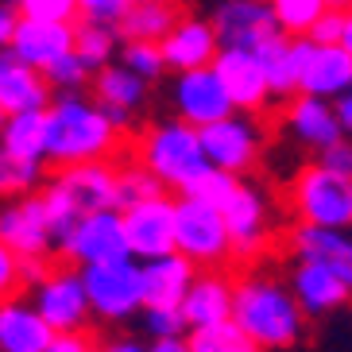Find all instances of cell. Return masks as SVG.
Here are the masks:
<instances>
[{
  "label": "cell",
  "instance_id": "1",
  "mask_svg": "<svg viewBox=\"0 0 352 352\" xmlns=\"http://www.w3.org/2000/svg\"><path fill=\"white\" fill-rule=\"evenodd\" d=\"M124 147V132L104 116V109L89 94H58L47 104V151L43 163H113Z\"/></svg>",
  "mask_w": 352,
  "mask_h": 352
},
{
  "label": "cell",
  "instance_id": "2",
  "mask_svg": "<svg viewBox=\"0 0 352 352\" xmlns=\"http://www.w3.org/2000/svg\"><path fill=\"white\" fill-rule=\"evenodd\" d=\"M232 321L259 352H283L306 337V318L290 298L287 283L271 271H240L232 279Z\"/></svg>",
  "mask_w": 352,
  "mask_h": 352
},
{
  "label": "cell",
  "instance_id": "3",
  "mask_svg": "<svg viewBox=\"0 0 352 352\" xmlns=\"http://www.w3.org/2000/svg\"><path fill=\"white\" fill-rule=\"evenodd\" d=\"M135 163L144 166L163 190H175L178 197L190 194V186L209 170L201 144H197V128L182 124V120L147 124L135 140Z\"/></svg>",
  "mask_w": 352,
  "mask_h": 352
},
{
  "label": "cell",
  "instance_id": "4",
  "mask_svg": "<svg viewBox=\"0 0 352 352\" xmlns=\"http://www.w3.org/2000/svg\"><path fill=\"white\" fill-rule=\"evenodd\" d=\"M175 252L197 271H225L232 263V244L221 209L197 197H175Z\"/></svg>",
  "mask_w": 352,
  "mask_h": 352
},
{
  "label": "cell",
  "instance_id": "5",
  "mask_svg": "<svg viewBox=\"0 0 352 352\" xmlns=\"http://www.w3.org/2000/svg\"><path fill=\"white\" fill-rule=\"evenodd\" d=\"M82 287L89 298V314L104 325H128L144 310V279L135 259H113L82 267Z\"/></svg>",
  "mask_w": 352,
  "mask_h": 352
},
{
  "label": "cell",
  "instance_id": "6",
  "mask_svg": "<svg viewBox=\"0 0 352 352\" xmlns=\"http://www.w3.org/2000/svg\"><path fill=\"white\" fill-rule=\"evenodd\" d=\"M290 209L298 225L310 228H352V186L349 178L325 166H302L290 182Z\"/></svg>",
  "mask_w": 352,
  "mask_h": 352
},
{
  "label": "cell",
  "instance_id": "7",
  "mask_svg": "<svg viewBox=\"0 0 352 352\" xmlns=\"http://www.w3.org/2000/svg\"><path fill=\"white\" fill-rule=\"evenodd\" d=\"M197 144H201V155L213 170H225V175H248L252 166L259 163V151H263V128H259L256 116L244 113H228L213 124L197 128Z\"/></svg>",
  "mask_w": 352,
  "mask_h": 352
},
{
  "label": "cell",
  "instance_id": "8",
  "mask_svg": "<svg viewBox=\"0 0 352 352\" xmlns=\"http://www.w3.org/2000/svg\"><path fill=\"white\" fill-rule=\"evenodd\" d=\"M32 306L39 310V318L47 321L51 333H85L89 329V298L82 287V271L70 263H51V271L35 283Z\"/></svg>",
  "mask_w": 352,
  "mask_h": 352
},
{
  "label": "cell",
  "instance_id": "9",
  "mask_svg": "<svg viewBox=\"0 0 352 352\" xmlns=\"http://www.w3.org/2000/svg\"><path fill=\"white\" fill-rule=\"evenodd\" d=\"M54 256H63L70 267H94V263H113V259H132L128 256L124 225L116 209H97V213H82L74 221L70 236L58 244Z\"/></svg>",
  "mask_w": 352,
  "mask_h": 352
},
{
  "label": "cell",
  "instance_id": "10",
  "mask_svg": "<svg viewBox=\"0 0 352 352\" xmlns=\"http://www.w3.org/2000/svg\"><path fill=\"white\" fill-rule=\"evenodd\" d=\"M221 221H225L228 244H232V259L252 263V259L263 252L267 232H271L267 194H263L256 182H244V178H240L236 190H232V194H228V201L221 206Z\"/></svg>",
  "mask_w": 352,
  "mask_h": 352
},
{
  "label": "cell",
  "instance_id": "11",
  "mask_svg": "<svg viewBox=\"0 0 352 352\" xmlns=\"http://www.w3.org/2000/svg\"><path fill=\"white\" fill-rule=\"evenodd\" d=\"M120 225H124L128 256L135 263L170 256L175 252V197H147V201L120 213Z\"/></svg>",
  "mask_w": 352,
  "mask_h": 352
},
{
  "label": "cell",
  "instance_id": "12",
  "mask_svg": "<svg viewBox=\"0 0 352 352\" xmlns=\"http://www.w3.org/2000/svg\"><path fill=\"white\" fill-rule=\"evenodd\" d=\"M209 70L217 74L221 89H225L232 113H244V116H259L271 109V89H267V78H263V66L256 63L252 51H236V47H221L217 58L209 63Z\"/></svg>",
  "mask_w": 352,
  "mask_h": 352
},
{
  "label": "cell",
  "instance_id": "13",
  "mask_svg": "<svg viewBox=\"0 0 352 352\" xmlns=\"http://www.w3.org/2000/svg\"><path fill=\"white\" fill-rule=\"evenodd\" d=\"M0 244L16 259H35V256L54 259V240H51V228H47L39 194L4 197L0 201Z\"/></svg>",
  "mask_w": 352,
  "mask_h": 352
},
{
  "label": "cell",
  "instance_id": "14",
  "mask_svg": "<svg viewBox=\"0 0 352 352\" xmlns=\"http://www.w3.org/2000/svg\"><path fill=\"white\" fill-rule=\"evenodd\" d=\"M209 28L217 35V47H236V51H259L267 39L283 35L267 0H221L213 4Z\"/></svg>",
  "mask_w": 352,
  "mask_h": 352
},
{
  "label": "cell",
  "instance_id": "15",
  "mask_svg": "<svg viewBox=\"0 0 352 352\" xmlns=\"http://www.w3.org/2000/svg\"><path fill=\"white\" fill-rule=\"evenodd\" d=\"M170 104H175V120L190 128H206L213 120L232 113L225 89H221L217 74L201 66V70H186L175 74V85H170Z\"/></svg>",
  "mask_w": 352,
  "mask_h": 352
},
{
  "label": "cell",
  "instance_id": "16",
  "mask_svg": "<svg viewBox=\"0 0 352 352\" xmlns=\"http://www.w3.org/2000/svg\"><path fill=\"white\" fill-rule=\"evenodd\" d=\"M283 283H287L290 298L298 302V310H302L306 321L325 318V314L341 310V306L352 302V290L344 287L329 267H321V263H314V259H294Z\"/></svg>",
  "mask_w": 352,
  "mask_h": 352
},
{
  "label": "cell",
  "instance_id": "17",
  "mask_svg": "<svg viewBox=\"0 0 352 352\" xmlns=\"http://www.w3.org/2000/svg\"><path fill=\"white\" fill-rule=\"evenodd\" d=\"M4 51L16 58V63L32 66V70H47L58 58L74 51V23H47V20H16L12 28V39Z\"/></svg>",
  "mask_w": 352,
  "mask_h": 352
},
{
  "label": "cell",
  "instance_id": "18",
  "mask_svg": "<svg viewBox=\"0 0 352 352\" xmlns=\"http://www.w3.org/2000/svg\"><path fill=\"white\" fill-rule=\"evenodd\" d=\"M89 89H94V101L104 109V116L113 120L120 132H128V124H132V116L140 113L147 104V97H151V85L140 82L132 70H124L120 63H109L101 66V70L94 74V82H89Z\"/></svg>",
  "mask_w": 352,
  "mask_h": 352
},
{
  "label": "cell",
  "instance_id": "19",
  "mask_svg": "<svg viewBox=\"0 0 352 352\" xmlns=\"http://www.w3.org/2000/svg\"><path fill=\"white\" fill-rule=\"evenodd\" d=\"M159 51H163V66L175 74H186V70H201L217 58V35L209 28V20L201 16H178L175 28L159 39Z\"/></svg>",
  "mask_w": 352,
  "mask_h": 352
},
{
  "label": "cell",
  "instance_id": "20",
  "mask_svg": "<svg viewBox=\"0 0 352 352\" xmlns=\"http://www.w3.org/2000/svg\"><path fill=\"white\" fill-rule=\"evenodd\" d=\"M51 182L70 197L78 213H97L113 209L116 194V166L113 163H74V166H54Z\"/></svg>",
  "mask_w": 352,
  "mask_h": 352
},
{
  "label": "cell",
  "instance_id": "21",
  "mask_svg": "<svg viewBox=\"0 0 352 352\" xmlns=\"http://www.w3.org/2000/svg\"><path fill=\"white\" fill-rule=\"evenodd\" d=\"M178 314L186 321V333L228 321L232 318V275L228 271H197L178 302Z\"/></svg>",
  "mask_w": 352,
  "mask_h": 352
},
{
  "label": "cell",
  "instance_id": "22",
  "mask_svg": "<svg viewBox=\"0 0 352 352\" xmlns=\"http://www.w3.org/2000/svg\"><path fill=\"white\" fill-rule=\"evenodd\" d=\"M283 128L287 135L294 140L298 147L314 151L318 155L321 147H329L341 140V124H337V116H333V101H321V97H302L294 94L287 104V113H283Z\"/></svg>",
  "mask_w": 352,
  "mask_h": 352
},
{
  "label": "cell",
  "instance_id": "23",
  "mask_svg": "<svg viewBox=\"0 0 352 352\" xmlns=\"http://www.w3.org/2000/svg\"><path fill=\"white\" fill-rule=\"evenodd\" d=\"M290 248H294V259H314L321 267H329L333 275L352 290V228L294 225Z\"/></svg>",
  "mask_w": 352,
  "mask_h": 352
},
{
  "label": "cell",
  "instance_id": "24",
  "mask_svg": "<svg viewBox=\"0 0 352 352\" xmlns=\"http://www.w3.org/2000/svg\"><path fill=\"white\" fill-rule=\"evenodd\" d=\"M310 43V39H306ZM352 85V58L337 47H306L298 70V94L302 97H321V101H337Z\"/></svg>",
  "mask_w": 352,
  "mask_h": 352
},
{
  "label": "cell",
  "instance_id": "25",
  "mask_svg": "<svg viewBox=\"0 0 352 352\" xmlns=\"http://www.w3.org/2000/svg\"><path fill=\"white\" fill-rule=\"evenodd\" d=\"M51 101L54 94L39 70L16 63L8 51H0V113H47Z\"/></svg>",
  "mask_w": 352,
  "mask_h": 352
},
{
  "label": "cell",
  "instance_id": "26",
  "mask_svg": "<svg viewBox=\"0 0 352 352\" xmlns=\"http://www.w3.org/2000/svg\"><path fill=\"white\" fill-rule=\"evenodd\" d=\"M54 333L32 306V298H4L0 302V352H43Z\"/></svg>",
  "mask_w": 352,
  "mask_h": 352
},
{
  "label": "cell",
  "instance_id": "27",
  "mask_svg": "<svg viewBox=\"0 0 352 352\" xmlns=\"http://www.w3.org/2000/svg\"><path fill=\"white\" fill-rule=\"evenodd\" d=\"M306 39H290V35H275L267 39L256 54V63L263 66V78H267L271 97H294L298 94V70L302 58H306Z\"/></svg>",
  "mask_w": 352,
  "mask_h": 352
},
{
  "label": "cell",
  "instance_id": "28",
  "mask_svg": "<svg viewBox=\"0 0 352 352\" xmlns=\"http://www.w3.org/2000/svg\"><path fill=\"white\" fill-rule=\"evenodd\" d=\"M197 267L190 259H182L178 252L159 259L140 263V279H144V306H178L186 287L194 283Z\"/></svg>",
  "mask_w": 352,
  "mask_h": 352
},
{
  "label": "cell",
  "instance_id": "29",
  "mask_svg": "<svg viewBox=\"0 0 352 352\" xmlns=\"http://www.w3.org/2000/svg\"><path fill=\"white\" fill-rule=\"evenodd\" d=\"M182 16V8L178 4H159V0H135L132 8L116 20V35H120V43L128 39H144V43H159L170 28H175V20Z\"/></svg>",
  "mask_w": 352,
  "mask_h": 352
},
{
  "label": "cell",
  "instance_id": "30",
  "mask_svg": "<svg viewBox=\"0 0 352 352\" xmlns=\"http://www.w3.org/2000/svg\"><path fill=\"white\" fill-rule=\"evenodd\" d=\"M0 151L43 163L47 151V113H12L0 120Z\"/></svg>",
  "mask_w": 352,
  "mask_h": 352
},
{
  "label": "cell",
  "instance_id": "31",
  "mask_svg": "<svg viewBox=\"0 0 352 352\" xmlns=\"http://www.w3.org/2000/svg\"><path fill=\"white\" fill-rule=\"evenodd\" d=\"M116 51H120V35H116L113 23L74 20V54H78L94 74L101 70V66L116 63Z\"/></svg>",
  "mask_w": 352,
  "mask_h": 352
},
{
  "label": "cell",
  "instance_id": "32",
  "mask_svg": "<svg viewBox=\"0 0 352 352\" xmlns=\"http://www.w3.org/2000/svg\"><path fill=\"white\" fill-rule=\"evenodd\" d=\"M190 352H259L252 344V337L240 329L236 321H217V325H201V329L186 333Z\"/></svg>",
  "mask_w": 352,
  "mask_h": 352
},
{
  "label": "cell",
  "instance_id": "33",
  "mask_svg": "<svg viewBox=\"0 0 352 352\" xmlns=\"http://www.w3.org/2000/svg\"><path fill=\"white\" fill-rule=\"evenodd\" d=\"M47 163H32V159H16L8 151H0V201L4 197H23L39 194L47 182Z\"/></svg>",
  "mask_w": 352,
  "mask_h": 352
},
{
  "label": "cell",
  "instance_id": "34",
  "mask_svg": "<svg viewBox=\"0 0 352 352\" xmlns=\"http://www.w3.org/2000/svg\"><path fill=\"white\" fill-rule=\"evenodd\" d=\"M271 16L279 23V32L290 39H306V32L314 28L321 12L329 8V0H267Z\"/></svg>",
  "mask_w": 352,
  "mask_h": 352
},
{
  "label": "cell",
  "instance_id": "35",
  "mask_svg": "<svg viewBox=\"0 0 352 352\" xmlns=\"http://www.w3.org/2000/svg\"><path fill=\"white\" fill-rule=\"evenodd\" d=\"M159 194H166V190L159 186V182L147 175L140 163L116 166V194H113V209H116V213H124V209L140 206V201H147V197H159Z\"/></svg>",
  "mask_w": 352,
  "mask_h": 352
},
{
  "label": "cell",
  "instance_id": "36",
  "mask_svg": "<svg viewBox=\"0 0 352 352\" xmlns=\"http://www.w3.org/2000/svg\"><path fill=\"white\" fill-rule=\"evenodd\" d=\"M116 63L124 66V70H132L140 82H159L166 74L163 66V51H159V43H144V39H128L120 43V51H116Z\"/></svg>",
  "mask_w": 352,
  "mask_h": 352
},
{
  "label": "cell",
  "instance_id": "37",
  "mask_svg": "<svg viewBox=\"0 0 352 352\" xmlns=\"http://www.w3.org/2000/svg\"><path fill=\"white\" fill-rule=\"evenodd\" d=\"M43 78H47V85H51V94H85L89 89V82H94V70L78 58V54H66V58H58L54 66H47L43 70Z\"/></svg>",
  "mask_w": 352,
  "mask_h": 352
},
{
  "label": "cell",
  "instance_id": "38",
  "mask_svg": "<svg viewBox=\"0 0 352 352\" xmlns=\"http://www.w3.org/2000/svg\"><path fill=\"white\" fill-rule=\"evenodd\" d=\"M16 20H47V23H74L78 4L74 0H8Z\"/></svg>",
  "mask_w": 352,
  "mask_h": 352
},
{
  "label": "cell",
  "instance_id": "39",
  "mask_svg": "<svg viewBox=\"0 0 352 352\" xmlns=\"http://www.w3.org/2000/svg\"><path fill=\"white\" fill-rule=\"evenodd\" d=\"M140 325H144L147 341H155V337H186V321H182L178 306H144Z\"/></svg>",
  "mask_w": 352,
  "mask_h": 352
},
{
  "label": "cell",
  "instance_id": "40",
  "mask_svg": "<svg viewBox=\"0 0 352 352\" xmlns=\"http://www.w3.org/2000/svg\"><path fill=\"white\" fill-rule=\"evenodd\" d=\"M236 182H240L236 175H225V170H213V166H209L206 175L190 186V194H182V197H197V201H206V206L221 209L228 201V194L236 190Z\"/></svg>",
  "mask_w": 352,
  "mask_h": 352
},
{
  "label": "cell",
  "instance_id": "41",
  "mask_svg": "<svg viewBox=\"0 0 352 352\" xmlns=\"http://www.w3.org/2000/svg\"><path fill=\"white\" fill-rule=\"evenodd\" d=\"M344 12L349 8H333L329 4V8L314 20V28L306 32V39H310L314 47H337V43H341V32H344Z\"/></svg>",
  "mask_w": 352,
  "mask_h": 352
},
{
  "label": "cell",
  "instance_id": "42",
  "mask_svg": "<svg viewBox=\"0 0 352 352\" xmlns=\"http://www.w3.org/2000/svg\"><path fill=\"white\" fill-rule=\"evenodd\" d=\"M78 4V20H94V23H113L132 8L135 0H74Z\"/></svg>",
  "mask_w": 352,
  "mask_h": 352
},
{
  "label": "cell",
  "instance_id": "43",
  "mask_svg": "<svg viewBox=\"0 0 352 352\" xmlns=\"http://www.w3.org/2000/svg\"><path fill=\"white\" fill-rule=\"evenodd\" d=\"M314 163L325 166V170H333V175H341V178H352V140H349V135H341L337 144L321 147Z\"/></svg>",
  "mask_w": 352,
  "mask_h": 352
},
{
  "label": "cell",
  "instance_id": "44",
  "mask_svg": "<svg viewBox=\"0 0 352 352\" xmlns=\"http://www.w3.org/2000/svg\"><path fill=\"white\" fill-rule=\"evenodd\" d=\"M20 259L12 256L4 244H0V302L4 298H16L20 294Z\"/></svg>",
  "mask_w": 352,
  "mask_h": 352
},
{
  "label": "cell",
  "instance_id": "45",
  "mask_svg": "<svg viewBox=\"0 0 352 352\" xmlns=\"http://www.w3.org/2000/svg\"><path fill=\"white\" fill-rule=\"evenodd\" d=\"M43 352H97V341L89 337V329L85 333H54L51 344Z\"/></svg>",
  "mask_w": 352,
  "mask_h": 352
},
{
  "label": "cell",
  "instance_id": "46",
  "mask_svg": "<svg viewBox=\"0 0 352 352\" xmlns=\"http://www.w3.org/2000/svg\"><path fill=\"white\" fill-rule=\"evenodd\" d=\"M97 352H147V341H140L132 333H113V337L97 341Z\"/></svg>",
  "mask_w": 352,
  "mask_h": 352
},
{
  "label": "cell",
  "instance_id": "47",
  "mask_svg": "<svg viewBox=\"0 0 352 352\" xmlns=\"http://www.w3.org/2000/svg\"><path fill=\"white\" fill-rule=\"evenodd\" d=\"M54 259L51 256H35V259H20V287H35V283L51 271Z\"/></svg>",
  "mask_w": 352,
  "mask_h": 352
},
{
  "label": "cell",
  "instance_id": "48",
  "mask_svg": "<svg viewBox=\"0 0 352 352\" xmlns=\"http://www.w3.org/2000/svg\"><path fill=\"white\" fill-rule=\"evenodd\" d=\"M333 116H337V124H341V132L352 140V85L344 89L337 101H333Z\"/></svg>",
  "mask_w": 352,
  "mask_h": 352
},
{
  "label": "cell",
  "instance_id": "49",
  "mask_svg": "<svg viewBox=\"0 0 352 352\" xmlns=\"http://www.w3.org/2000/svg\"><path fill=\"white\" fill-rule=\"evenodd\" d=\"M12 28H16V12H12V4H8V0H0V51L8 47Z\"/></svg>",
  "mask_w": 352,
  "mask_h": 352
},
{
  "label": "cell",
  "instance_id": "50",
  "mask_svg": "<svg viewBox=\"0 0 352 352\" xmlns=\"http://www.w3.org/2000/svg\"><path fill=\"white\" fill-rule=\"evenodd\" d=\"M147 352H190L186 337H155L147 341Z\"/></svg>",
  "mask_w": 352,
  "mask_h": 352
},
{
  "label": "cell",
  "instance_id": "51",
  "mask_svg": "<svg viewBox=\"0 0 352 352\" xmlns=\"http://www.w3.org/2000/svg\"><path fill=\"white\" fill-rule=\"evenodd\" d=\"M341 51L352 58V8L344 12V32H341Z\"/></svg>",
  "mask_w": 352,
  "mask_h": 352
},
{
  "label": "cell",
  "instance_id": "52",
  "mask_svg": "<svg viewBox=\"0 0 352 352\" xmlns=\"http://www.w3.org/2000/svg\"><path fill=\"white\" fill-rule=\"evenodd\" d=\"M329 4H333V8H349L352 0H329Z\"/></svg>",
  "mask_w": 352,
  "mask_h": 352
},
{
  "label": "cell",
  "instance_id": "53",
  "mask_svg": "<svg viewBox=\"0 0 352 352\" xmlns=\"http://www.w3.org/2000/svg\"><path fill=\"white\" fill-rule=\"evenodd\" d=\"M159 4H178V0H159Z\"/></svg>",
  "mask_w": 352,
  "mask_h": 352
},
{
  "label": "cell",
  "instance_id": "54",
  "mask_svg": "<svg viewBox=\"0 0 352 352\" xmlns=\"http://www.w3.org/2000/svg\"><path fill=\"white\" fill-rule=\"evenodd\" d=\"M0 120H4V113H0Z\"/></svg>",
  "mask_w": 352,
  "mask_h": 352
},
{
  "label": "cell",
  "instance_id": "55",
  "mask_svg": "<svg viewBox=\"0 0 352 352\" xmlns=\"http://www.w3.org/2000/svg\"><path fill=\"white\" fill-rule=\"evenodd\" d=\"M349 186H352V178H349Z\"/></svg>",
  "mask_w": 352,
  "mask_h": 352
}]
</instances>
